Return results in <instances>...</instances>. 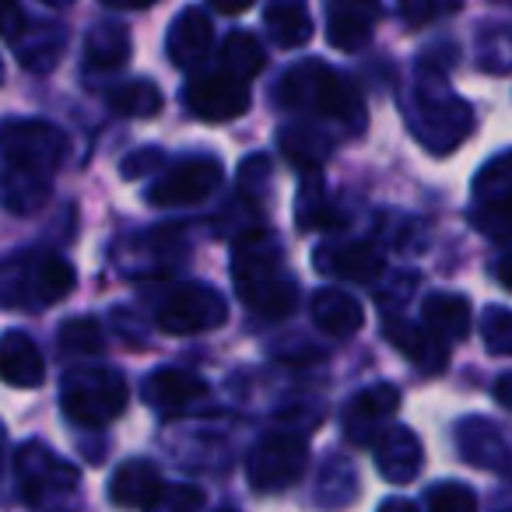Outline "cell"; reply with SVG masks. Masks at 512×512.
Listing matches in <instances>:
<instances>
[{
	"label": "cell",
	"mask_w": 512,
	"mask_h": 512,
	"mask_svg": "<svg viewBox=\"0 0 512 512\" xmlns=\"http://www.w3.org/2000/svg\"><path fill=\"white\" fill-rule=\"evenodd\" d=\"M4 148V207L32 214L50 200V186L64 162L67 141L46 120H8L0 134Z\"/></svg>",
	"instance_id": "6da1fadb"
},
{
	"label": "cell",
	"mask_w": 512,
	"mask_h": 512,
	"mask_svg": "<svg viewBox=\"0 0 512 512\" xmlns=\"http://www.w3.org/2000/svg\"><path fill=\"white\" fill-rule=\"evenodd\" d=\"M404 120L428 155H449L474 130V109L446 85V74L418 64L404 92Z\"/></svg>",
	"instance_id": "7a4b0ae2"
},
{
	"label": "cell",
	"mask_w": 512,
	"mask_h": 512,
	"mask_svg": "<svg viewBox=\"0 0 512 512\" xmlns=\"http://www.w3.org/2000/svg\"><path fill=\"white\" fill-rule=\"evenodd\" d=\"M274 99L285 109L313 113L316 120L337 123L351 134L365 127V102L358 88L348 81V74L334 71L323 60H302V64L288 67L281 85L274 88Z\"/></svg>",
	"instance_id": "3957f363"
},
{
	"label": "cell",
	"mask_w": 512,
	"mask_h": 512,
	"mask_svg": "<svg viewBox=\"0 0 512 512\" xmlns=\"http://www.w3.org/2000/svg\"><path fill=\"white\" fill-rule=\"evenodd\" d=\"M74 267L50 249H18L0 274V295L8 309H46L74 292Z\"/></svg>",
	"instance_id": "277c9868"
},
{
	"label": "cell",
	"mask_w": 512,
	"mask_h": 512,
	"mask_svg": "<svg viewBox=\"0 0 512 512\" xmlns=\"http://www.w3.org/2000/svg\"><path fill=\"white\" fill-rule=\"evenodd\" d=\"M15 477L25 505L39 512H67L78 502L81 474L74 463L46 449L43 442H22L15 453Z\"/></svg>",
	"instance_id": "5b68a950"
},
{
	"label": "cell",
	"mask_w": 512,
	"mask_h": 512,
	"mask_svg": "<svg viewBox=\"0 0 512 512\" xmlns=\"http://www.w3.org/2000/svg\"><path fill=\"white\" fill-rule=\"evenodd\" d=\"M60 407L74 425L102 428L120 418L127 407V379L106 365H85L64 376L60 386Z\"/></svg>",
	"instance_id": "8992f818"
},
{
	"label": "cell",
	"mask_w": 512,
	"mask_h": 512,
	"mask_svg": "<svg viewBox=\"0 0 512 512\" xmlns=\"http://www.w3.org/2000/svg\"><path fill=\"white\" fill-rule=\"evenodd\" d=\"M186 239L179 228H144L113 246V267L123 278H169L186 264Z\"/></svg>",
	"instance_id": "52a82bcc"
},
{
	"label": "cell",
	"mask_w": 512,
	"mask_h": 512,
	"mask_svg": "<svg viewBox=\"0 0 512 512\" xmlns=\"http://www.w3.org/2000/svg\"><path fill=\"white\" fill-rule=\"evenodd\" d=\"M225 320H228L225 299L211 285H200V281L169 285V292L155 306V323L172 337L207 334V330H218Z\"/></svg>",
	"instance_id": "ba28073f"
},
{
	"label": "cell",
	"mask_w": 512,
	"mask_h": 512,
	"mask_svg": "<svg viewBox=\"0 0 512 512\" xmlns=\"http://www.w3.org/2000/svg\"><path fill=\"white\" fill-rule=\"evenodd\" d=\"M309 467V446L295 432H271L256 442L246 456V477L256 491H285L306 474Z\"/></svg>",
	"instance_id": "9c48e42d"
},
{
	"label": "cell",
	"mask_w": 512,
	"mask_h": 512,
	"mask_svg": "<svg viewBox=\"0 0 512 512\" xmlns=\"http://www.w3.org/2000/svg\"><path fill=\"white\" fill-rule=\"evenodd\" d=\"M183 102L193 116L207 123H225L239 120L249 109V85L235 74H228L225 67H214V71H200L186 81Z\"/></svg>",
	"instance_id": "30bf717a"
},
{
	"label": "cell",
	"mask_w": 512,
	"mask_h": 512,
	"mask_svg": "<svg viewBox=\"0 0 512 512\" xmlns=\"http://www.w3.org/2000/svg\"><path fill=\"white\" fill-rule=\"evenodd\" d=\"M221 186V165L214 158H183V162L162 169V176L151 183L148 200L155 207H190L207 200Z\"/></svg>",
	"instance_id": "8fae6325"
},
{
	"label": "cell",
	"mask_w": 512,
	"mask_h": 512,
	"mask_svg": "<svg viewBox=\"0 0 512 512\" xmlns=\"http://www.w3.org/2000/svg\"><path fill=\"white\" fill-rule=\"evenodd\" d=\"M397 407H400V390L393 383H376L358 390L341 414L344 439L351 446H376L379 435L386 432V421L397 414Z\"/></svg>",
	"instance_id": "7c38bea8"
},
{
	"label": "cell",
	"mask_w": 512,
	"mask_h": 512,
	"mask_svg": "<svg viewBox=\"0 0 512 512\" xmlns=\"http://www.w3.org/2000/svg\"><path fill=\"white\" fill-rule=\"evenodd\" d=\"M313 264L327 278L358 281V285H372L383 278L386 260L372 242L365 239H327L316 246Z\"/></svg>",
	"instance_id": "4fadbf2b"
},
{
	"label": "cell",
	"mask_w": 512,
	"mask_h": 512,
	"mask_svg": "<svg viewBox=\"0 0 512 512\" xmlns=\"http://www.w3.org/2000/svg\"><path fill=\"white\" fill-rule=\"evenodd\" d=\"M383 334L414 369H421L425 376H439L442 369L449 365V344L428 327L425 320L414 323V320H404V316H386L383 323Z\"/></svg>",
	"instance_id": "5bb4252c"
},
{
	"label": "cell",
	"mask_w": 512,
	"mask_h": 512,
	"mask_svg": "<svg viewBox=\"0 0 512 512\" xmlns=\"http://www.w3.org/2000/svg\"><path fill=\"white\" fill-rule=\"evenodd\" d=\"M456 453L470 463V467L495 470V474H509L512 470V442L502 435V428L488 418H463L456 421Z\"/></svg>",
	"instance_id": "9a60e30c"
},
{
	"label": "cell",
	"mask_w": 512,
	"mask_h": 512,
	"mask_svg": "<svg viewBox=\"0 0 512 512\" xmlns=\"http://www.w3.org/2000/svg\"><path fill=\"white\" fill-rule=\"evenodd\" d=\"M281 260H285V249L281 239L264 225H253L235 239L232 249V278L235 285H249V281H264L278 278Z\"/></svg>",
	"instance_id": "2e32d148"
},
{
	"label": "cell",
	"mask_w": 512,
	"mask_h": 512,
	"mask_svg": "<svg viewBox=\"0 0 512 512\" xmlns=\"http://www.w3.org/2000/svg\"><path fill=\"white\" fill-rule=\"evenodd\" d=\"M379 22V0H330L327 39L334 50L358 53L372 39Z\"/></svg>",
	"instance_id": "e0dca14e"
},
{
	"label": "cell",
	"mask_w": 512,
	"mask_h": 512,
	"mask_svg": "<svg viewBox=\"0 0 512 512\" xmlns=\"http://www.w3.org/2000/svg\"><path fill=\"white\" fill-rule=\"evenodd\" d=\"M11 50H15V60L32 74H46L60 64L67 46V29L60 22H46V18H29L22 25L15 39H11Z\"/></svg>",
	"instance_id": "ac0fdd59"
},
{
	"label": "cell",
	"mask_w": 512,
	"mask_h": 512,
	"mask_svg": "<svg viewBox=\"0 0 512 512\" xmlns=\"http://www.w3.org/2000/svg\"><path fill=\"white\" fill-rule=\"evenodd\" d=\"M372 456H376L379 474L390 484H411L421 474V463H425L421 439L407 425L386 428L376 446H372Z\"/></svg>",
	"instance_id": "d6986e66"
},
{
	"label": "cell",
	"mask_w": 512,
	"mask_h": 512,
	"mask_svg": "<svg viewBox=\"0 0 512 512\" xmlns=\"http://www.w3.org/2000/svg\"><path fill=\"white\" fill-rule=\"evenodd\" d=\"M214 46V25L211 18L204 15L200 8H186L176 15L169 29V39H165V53H169L172 67L179 71H193L207 60Z\"/></svg>",
	"instance_id": "ffe728a7"
},
{
	"label": "cell",
	"mask_w": 512,
	"mask_h": 512,
	"mask_svg": "<svg viewBox=\"0 0 512 512\" xmlns=\"http://www.w3.org/2000/svg\"><path fill=\"white\" fill-rule=\"evenodd\" d=\"M141 397L148 400L155 411L176 414L193 407L197 400L207 397V383L186 369H155L141 383Z\"/></svg>",
	"instance_id": "44dd1931"
},
{
	"label": "cell",
	"mask_w": 512,
	"mask_h": 512,
	"mask_svg": "<svg viewBox=\"0 0 512 512\" xmlns=\"http://www.w3.org/2000/svg\"><path fill=\"white\" fill-rule=\"evenodd\" d=\"M165 481L151 460H127L116 467L113 481H109V498L120 509H151L158 495H162Z\"/></svg>",
	"instance_id": "7402d4cb"
},
{
	"label": "cell",
	"mask_w": 512,
	"mask_h": 512,
	"mask_svg": "<svg viewBox=\"0 0 512 512\" xmlns=\"http://www.w3.org/2000/svg\"><path fill=\"white\" fill-rule=\"evenodd\" d=\"M130 60V32L120 22H99L88 29L85 36V74L102 78V74H113L120 67H127Z\"/></svg>",
	"instance_id": "603a6c76"
},
{
	"label": "cell",
	"mask_w": 512,
	"mask_h": 512,
	"mask_svg": "<svg viewBox=\"0 0 512 512\" xmlns=\"http://www.w3.org/2000/svg\"><path fill=\"white\" fill-rule=\"evenodd\" d=\"M0 372L11 386H22V390H32V386H43L46 379V362L39 355L36 341L22 330H8L4 334V348H0Z\"/></svg>",
	"instance_id": "cb8c5ba5"
},
{
	"label": "cell",
	"mask_w": 512,
	"mask_h": 512,
	"mask_svg": "<svg viewBox=\"0 0 512 512\" xmlns=\"http://www.w3.org/2000/svg\"><path fill=\"white\" fill-rule=\"evenodd\" d=\"M309 313H313L316 327L330 337H355L365 323V309L351 295L337 292V288H320L309 299Z\"/></svg>",
	"instance_id": "d4e9b609"
},
{
	"label": "cell",
	"mask_w": 512,
	"mask_h": 512,
	"mask_svg": "<svg viewBox=\"0 0 512 512\" xmlns=\"http://www.w3.org/2000/svg\"><path fill=\"white\" fill-rule=\"evenodd\" d=\"M421 316H425V323L446 344L467 341L470 327H474V309H470V302L456 292H432L425 302H421Z\"/></svg>",
	"instance_id": "484cf974"
},
{
	"label": "cell",
	"mask_w": 512,
	"mask_h": 512,
	"mask_svg": "<svg viewBox=\"0 0 512 512\" xmlns=\"http://www.w3.org/2000/svg\"><path fill=\"white\" fill-rule=\"evenodd\" d=\"M235 288H239V299L249 306V313H256L260 320H285L299 306V285L292 278H281V274Z\"/></svg>",
	"instance_id": "4316f807"
},
{
	"label": "cell",
	"mask_w": 512,
	"mask_h": 512,
	"mask_svg": "<svg viewBox=\"0 0 512 512\" xmlns=\"http://www.w3.org/2000/svg\"><path fill=\"white\" fill-rule=\"evenodd\" d=\"M267 36L281 46V50H299L313 39V18H309L302 0H274L264 15Z\"/></svg>",
	"instance_id": "83f0119b"
},
{
	"label": "cell",
	"mask_w": 512,
	"mask_h": 512,
	"mask_svg": "<svg viewBox=\"0 0 512 512\" xmlns=\"http://www.w3.org/2000/svg\"><path fill=\"white\" fill-rule=\"evenodd\" d=\"M278 148L292 165L320 172V165L327 162V155H330V137L313 130L309 123H288V127L278 130Z\"/></svg>",
	"instance_id": "f1b7e54d"
},
{
	"label": "cell",
	"mask_w": 512,
	"mask_h": 512,
	"mask_svg": "<svg viewBox=\"0 0 512 512\" xmlns=\"http://www.w3.org/2000/svg\"><path fill=\"white\" fill-rule=\"evenodd\" d=\"M295 218H299L302 232H334V228L348 225L341 207L323 193L320 176H313V183H302L299 204H295Z\"/></svg>",
	"instance_id": "f546056e"
},
{
	"label": "cell",
	"mask_w": 512,
	"mask_h": 512,
	"mask_svg": "<svg viewBox=\"0 0 512 512\" xmlns=\"http://www.w3.org/2000/svg\"><path fill=\"white\" fill-rule=\"evenodd\" d=\"M162 102L165 99L158 92V85L148 78H134L109 92V109L116 116H130V120H151V116L162 113Z\"/></svg>",
	"instance_id": "4dcf8cb0"
},
{
	"label": "cell",
	"mask_w": 512,
	"mask_h": 512,
	"mask_svg": "<svg viewBox=\"0 0 512 512\" xmlns=\"http://www.w3.org/2000/svg\"><path fill=\"white\" fill-rule=\"evenodd\" d=\"M264 64H267L264 46H260L256 36H249V32H232V36L221 43L218 67H225V71L235 74V78H242V81L256 78V74L264 71Z\"/></svg>",
	"instance_id": "1f68e13d"
},
{
	"label": "cell",
	"mask_w": 512,
	"mask_h": 512,
	"mask_svg": "<svg viewBox=\"0 0 512 512\" xmlns=\"http://www.w3.org/2000/svg\"><path fill=\"white\" fill-rule=\"evenodd\" d=\"M477 64L488 74H509L512 71V25L509 22H488L477 32Z\"/></svg>",
	"instance_id": "d6a6232c"
},
{
	"label": "cell",
	"mask_w": 512,
	"mask_h": 512,
	"mask_svg": "<svg viewBox=\"0 0 512 512\" xmlns=\"http://www.w3.org/2000/svg\"><path fill=\"white\" fill-rule=\"evenodd\" d=\"M512 200V151L495 155L474 176V204H505Z\"/></svg>",
	"instance_id": "836d02e7"
},
{
	"label": "cell",
	"mask_w": 512,
	"mask_h": 512,
	"mask_svg": "<svg viewBox=\"0 0 512 512\" xmlns=\"http://www.w3.org/2000/svg\"><path fill=\"white\" fill-rule=\"evenodd\" d=\"M355 495H358V481H355L351 463L341 460V456H330L327 467H323V474H320L316 502L327 505V509H341V505H348Z\"/></svg>",
	"instance_id": "e575fe53"
},
{
	"label": "cell",
	"mask_w": 512,
	"mask_h": 512,
	"mask_svg": "<svg viewBox=\"0 0 512 512\" xmlns=\"http://www.w3.org/2000/svg\"><path fill=\"white\" fill-rule=\"evenodd\" d=\"M60 351L71 358H85V355H99L106 348V337H102V327L92 320V316H74L60 327L57 334Z\"/></svg>",
	"instance_id": "d590c367"
},
{
	"label": "cell",
	"mask_w": 512,
	"mask_h": 512,
	"mask_svg": "<svg viewBox=\"0 0 512 512\" xmlns=\"http://www.w3.org/2000/svg\"><path fill=\"white\" fill-rule=\"evenodd\" d=\"M470 225L491 242H512V200L505 204H474Z\"/></svg>",
	"instance_id": "8d00e7d4"
},
{
	"label": "cell",
	"mask_w": 512,
	"mask_h": 512,
	"mask_svg": "<svg viewBox=\"0 0 512 512\" xmlns=\"http://www.w3.org/2000/svg\"><path fill=\"white\" fill-rule=\"evenodd\" d=\"M481 341L491 355H512V309L488 306L481 313Z\"/></svg>",
	"instance_id": "74e56055"
},
{
	"label": "cell",
	"mask_w": 512,
	"mask_h": 512,
	"mask_svg": "<svg viewBox=\"0 0 512 512\" xmlns=\"http://www.w3.org/2000/svg\"><path fill=\"white\" fill-rule=\"evenodd\" d=\"M428 512H477V495L460 481H442L428 491Z\"/></svg>",
	"instance_id": "f35d334b"
},
{
	"label": "cell",
	"mask_w": 512,
	"mask_h": 512,
	"mask_svg": "<svg viewBox=\"0 0 512 512\" xmlns=\"http://www.w3.org/2000/svg\"><path fill=\"white\" fill-rule=\"evenodd\" d=\"M200 505H204V491L197 484H165L148 512H197Z\"/></svg>",
	"instance_id": "ab89813d"
},
{
	"label": "cell",
	"mask_w": 512,
	"mask_h": 512,
	"mask_svg": "<svg viewBox=\"0 0 512 512\" xmlns=\"http://www.w3.org/2000/svg\"><path fill=\"white\" fill-rule=\"evenodd\" d=\"M271 186V158L267 155H249L239 165V193L246 200H260Z\"/></svg>",
	"instance_id": "60d3db41"
},
{
	"label": "cell",
	"mask_w": 512,
	"mask_h": 512,
	"mask_svg": "<svg viewBox=\"0 0 512 512\" xmlns=\"http://www.w3.org/2000/svg\"><path fill=\"white\" fill-rule=\"evenodd\" d=\"M463 8V0H400V15L414 25H428L449 18Z\"/></svg>",
	"instance_id": "b9f144b4"
},
{
	"label": "cell",
	"mask_w": 512,
	"mask_h": 512,
	"mask_svg": "<svg viewBox=\"0 0 512 512\" xmlns=\"http://www.w3.org/2000/svg\"><path fill=\"white\" fill-rule=\"evenodd\" d=\"M165 165V155L158 148H141L134 151V155L123 158V179H141V176H151V172H158Z\"/></svg>",
	"instance_id": "7bdbcfd3"
},
{
	"label": "cell",
	"mask_w": 512,
	"mask_h": 512,
	"mask_svg": "<svg viewBox=\"0 0 512 512\" xmlns=\"http://www.w3.org/2000/svg\"><path fill=\"white\" fill-rule=\"evenodd\" d=\"M411 288H414V274H397V278L390 281V288H383V292H379V302H383V309H390V302L397 306V302L404 299Z\"/></svg>",
	"instance_id": "ee69618b"
},
{
	"label": "cell",
	"mask_w": 512,
	"mask_h": 512,
	"mask_svg": "<svg viewBox=\"0 0 512 512\" xmlns=\"http://www.w3.org/2000/svg\"><path fill=\"white\" fill-rule=\"evenodd\" d=\"M25 22H29V18L22 15V4H18V0H4V39H8V43L22 32Z\"/></svg>",
	"instance_id": "f6af8a7d"
},
{
	"label": "cell",
	"mask_w": 512,
	"mask_h": 512,
	"mask_svg": "<svg viewBox=\"0 0 512 512\" xmlns=\"http://www.w3.org/2000/svg\"><path fill=\"white\" fill-rule=\"evenodd\" d=\"M495 278L498 285L505 288V292H512V249L505 256H498V264H495Z\"/></svg>",
	"instance_id": "bcb514c9"
},
{
	"label": "cell",
	"mask_w": 512,
	"mask_h": 512,
	"mask_svg": "<svg viewBox=\"0 0 512 512\" xmlns=\"http://www.w3.org/2000/svg\"><path fill=\"white\" fill-rule=\"evenodd\" d=\"M491 393H495V400L505 407V411H512V372H505V376L498 379L495 390H491Z\"/></svg>",
	"instance_id": "7dc6e473"
},
{
	"label": "cell",
	"mask_w": 512,
	"mask_h": 512,
	"mask_svg": "<svg viewBox=\"0 0 512 512\" xmlns=\"http://www.w3.org/2000/svg\"><path fill=\"white\" fill-rule=\"evenodd\" d=\"M211 8L221 15H242V11L253 8V0H211Z\"/></svg>",
	"instance_id": "c3c4849f"
},
{
	"label": "cell",
	"mask_w": 512,
	"mask_h": 512,
	"mask_svg": "<svg viewBox=\"0 0 512 512\" xmlns=\"http://www.w3.org/2000/svg\"><path fill=\"white\" fill-rule=\"evenodd\" d=\"M99 4H106V8H113V11H141V8L158 4V0H99Z\"/></svg>",
	"instance_id": "681fc988"
},
{
	"label": "cell",
	"mask_w": 512,
	"mask_h": 512,
	"mask_svg": "<svg viewBox=\"0 0 512 512\" xmlns=\"http://www.w3.org/2000/svg\"><path fill=\"white\" fill-rule=\"evenodd\" d=\"M379 512H421L414 502H407V498H386L383 505H379Z\"/></svg>",
	"instance_id": "f907efd6"
},
{
	"label": "cell",
	"mask_w": 512,
	"mask_h": 512,
	"mask_svg": "<svg viewBox=\"0 0 512 512\" xmlns=\"http://www.w3.org/2000/svg\"><path fill=\"white\" fill-rule=\"evenodd\" d=\"M43 4H50V8H67V4H74V0H43Z\"/></svg>",
	"instance_id": "816d5d0a"
},
{
	"label": "cell",
	"mask_w": 512,
	"mask_h": 512,
	"mask_svg": "<svg viewBox=\"0 0 512 512\" xmlns=\"http://www.w3.org/2000/svg\"><path fill=\"white\" fill-rule=\"evenodd\" d=\"M221 512H232V509H221Z\"/></svg>",
	"instance_id": "f5cc1de1"
},
{
	"label": "cell",
	"mask_w": 512,
	"mask_h": 512,
	"mask_svg": "<svg viewBox=\"0 0 512 512\" xmlns=\"http://www.w3.org/2000/svg\"><path fill=\"white\" fill-rule=\"evenodd\" d=\"M509 4H512V0H509Z\"/></svg>",
	"instance_id": "db71d44e"
}]
</instances>
